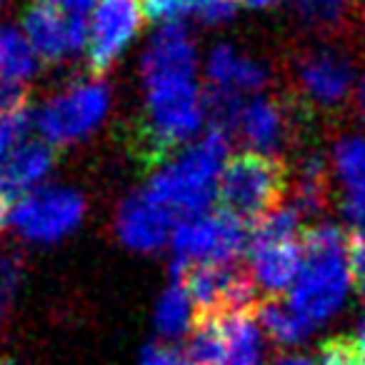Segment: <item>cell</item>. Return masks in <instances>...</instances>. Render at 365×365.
I'll list each match as a JSON object with an SVG mask.
<instances>
[{"label":"cell","mask_w":365,"mask_h":365,"mask_svg":"<svg viewBox=\"0 0 365 365\" xmlns=\"http://www.w3.org/2000/svg\"><path fill=\"white\" fill-rule=\"evenodd\" d=\"M300 220H303V213L295 205H290V208L280 205L253 225L250 243H258V240H295L300 233Z\"/></svg>","instance_id":"23"},{"label":"cell","mask_w":365,"mask_h":365,"mask_svg":"<svg viewBox=\"0 0 365 365\" xmlns=\"http://www.w3.org/2000/svg\"><path fill=\"white\" fill-rule=\"evenodd\" d=\"M86 213V200L71 188H41L23 195L11 208V225L28 240L51 243L68 235Z\"/></svg>","instance_id":"8"},{"label":"cell","mask_w":365,"mask_h":365,"mask_svg":"<svg viewBox=\"0 0 365 365\" xmlns=\"http://www.w3.org/2000/svg\"><path fill=\"white\" fill-rule=\"evenodd\" d=\"M110 108V88L101 81H81L53 96L38 110L36 125L46 143L68 145L91 135Z\"/></svg>","instance_id":"6"},{"label":"cell","mask_w":365,"mask_h":365,"mask_svg":"<svg viewBox=\"0 0 365 365\" xmlns=\"http://www.w3.org/2000/svg\"><path fill=\"white\" fill-rule=\"evenodd\" d=\"M238 130L255 150L273 153L288 140L290 118L288 108L275 98H253L243 106Z\"/></svg>","instance_id":"15"},{"label":"cell","mask_w":365,"mask_h":365,"mask_svg":"<svg viewBox=\"0 0 365 365\" xmlns=\"http://www.w3.org/2000/svg\"><path fill=\"white\" fill-rule=\"evenodd\" d=\"M28 128H31V113L28 110L0 115V163L21 145Z\"/></svg>","instance_id":"27"},{"label":"cell","mask_w":365,"mask_h":365,"mask_svg":"<svg viewBox=\"0 0 365 365\" xmlns=\"http://www.w3.org/2000/svg\"><path fill=\"white\" fill-rule=\"evenodd\" d=\"M18 110H28L26 88H23V83L0 78V115H11V113Z\"/></svg>","instance_id":"31"},{"label":"cell","mask_w":365,"mask_h":365,"mask_svg":"<svg viewBox=\"0 0 365 365\" xmlns=\"http://www.w3.org/2000/svg\"><path fill=\"white\" fill-rule=\"evenodd\" d=\"M3 3H6V0H0V8H3Z\"/></svg>","instance_id":"39"},{"label":"cell","mask_w":365,"mask_h":365,"mask_svg":"<svg viewBox=\"0 0 365 365\" xmlns=\"http://www.w3.org/2000/svg\"><path fill=\"white\" fill-rule=\"evenodd\" d=\"M288 190V170L273 153L245 150L225 163L218 182L220 210L240 218L243 223H258L275 208H280Z\"/></svg>","instance_id":"4"},{"label":"cell","mask_w":365,"mask_h":365,"mask_svg":"<svg viewBox=\"0 0 365 365\" xmlns=\"http://www.w3.org/2000/svg\"><path fill=\"white\" fill-rule=\"evenodd\" d=\"M140 365H193V363L188 358H182L180 353H175L173 348H168V345L153 343L143 350Z\"/></svg>","instance_id":"32"},{"label":"cell","mask_w":365,"mask_h":365,"mask_svg":"<svg viewBox=\"0 0 365 365\" xmlns=\"http://www.w3.org/2000/svg\"><path fill=\"white\" fill-rule=\"evenodd\" d=\"M23 28H26V36L36 48L38 58L48 63H58L86 48L88 31H91L81 13L43 6V3L28 11Z\"/></svg>","instance_id":"10"},{"label":"cell","mask_w":365,"mask_h":365,"mask_svg":"<svg viewBox=\"0 0 365 365\" xmlns=\"http://www.w3.org/2000/svg\"><path fill=\"white\" fill-rule=\"evenodd\" d=\"M228 133L208 128L200 140H195L188 150H182L158 175H153L145 190L178 220L205 213L218 195L220 173L228 163Z\"/></svg>","instance_id":"3"},{"label":"cell","mask_w":365,"mask_h":365,"mask_svg":"<svg viewBox=\"0 0 365 365\" xmlns=\"http://www.w3.org/2000/svg\"><path fill=\"white\" fill-rule=\"evenodd\" d=\"M303 268L290 290V308L318 325L338 313L350 288L348 233L333 223H318L300 238Z\"/></svg>","instance_id":"2"},{"label":"cell","mask_w":365,"mask_h":365,"mask_svg":"<svg viewBox=\"0 0 365 365\" xmlns=\"http://www.w3.org/2000/svg\"><path fill=\"white\" fill-rule=\"evenodd\" d=\"M38 3H43V6H56V8H63V11L81 13L83 16V11L93 8L98 0H38Z\"/></svg>","instance_id":"34"},{"label":"cell","mask_w":365,"mask_h":365,"mask_svg":"<svg viewBox=\"0 0 365 365\" xmlns=\"http://www.w3.org/2000/svg\"><path fill=\"white\" fill-rule=\"evenodd\" d=\"M333 165L348 190H365V138H348L335 145Z\"/></svg>","instance_id":"22"},{"label":"cell","mask_w":365,"mask_h":365,"mask_svg":"<svg viewBox=\"0 0 365 365\" xmlns=\"http://www.w3.org/2000/svg\"><path fill=\"white\" fill-rule=\"evenodd\" d=\"M218 318L225 330V365H260L263 343L255 323V310H235Z\"/></svg>","instance_id":"17"},{"label":"cell","mask_w":365,"mask_h":365,"mask_svg":"<svg viewBox=\"0 0 365 365\" xmlns=\"http://www.w3.org/2000/svg\"><path fill=\"white\" fill-rule=\"evenodd\" d=\"M185 8V16L195 13L205 23H223L235 16L240 0H180Z\"/></svg>","instance_id":"28"},{"label":"cell","mask_w":365,"mask_h":365,"mask_svg":"<svg viewBox=\"0 0 365 365\" xmlns=\"http://www.w3.org/2000/svg\"><path fill=\"white\" fill-rule=\"evenodd\" d=\"M38 71V53L18 28H0V78L26 83Z\"/></svg>","instance_id":"19"},{"label":"cell","mask_w":365,"mask_h":365,"mask_svg":"<svg viewBox=\"0 0 365 365\" xmlns=\"http://www.w3.org/2000/svg\"><path fill=\"white\" fill-rule=\"evenodd\" d=\"M178 223L180 220L160 200L153 198L148 190H140L120 205L115 228L128 248L138 253H155L168 243V235L175 233Z\"/></svg>","instance_id":"11"},{"label":"cell","mask_w":365,"mask_h":365,"mask_svg":"<svg viewBox=\"0 0 365 365\" xmlns=\"http://www.w3.org/2000/svg\"><path fill=\"white\" fill-rule=\"evenodd\" d=\"M268 68L253 58H243L230 46H218L208 58V83L213 91L255 93L268 86Z\"/></svg>","instance_id":"16"},{"label":"cell","mask_w":365,"mask_h":365,"mask_svg":"<svg viewBox=\"0 0 365 365\" xmlns=\"http://www.w3.org/2000/svg\"><path fill=\"white\" fill-rule=\"evenodd\" d=\"M298 81L310 101L333 108L343 103L353 88V66L343 53L315 51L298 63Z\"/></svg>","instance_id":"12"},{"label":"cell","mask_w":365,"mask_h":365,"mask_svg":"<svg viewBox=\"0 0 365 365\" xmlns=\"http://www.w3.org/2000/svg\"><path fill=\"white\" fill-rule=\"evenodd\" d=\"M188 360L193 365H225V330L218 315L198 318L188 343Z\"/></svg>","instance_id":"21"},{"label":"cell","mask_w":365,"mask_h":365,"mask_svg":"<svg viewBox=\"0 0 365 365\" xmlns=\"http://www.w3.org/2000/svg\"><path fill=\"white\" fill-rule=\"evenodd\" d=\"M318 365H365V345L358 335H333L320 345Z\"/></svg>","instance_id":"24"},{"label":"cell","mask_w":365,"mask_h":365,"mask_svg":"<svg viewBox=\"0 0 365 365\" xmlns=\"http://www.w3.org/2000/svg\"><path fill=\"white\" fill-rule=\"evenodd\" d=\"M6 365H11V363H6Z\"/></svg>","instance_id":"40"},{"label":"cell","mask_w":365,"mask_h":365,"mask_svg":"<svg viewBox=\"0 0 365 365\" xmlns=\"http://www.w3.org/2000/svg\"><path fill=\"white\" fill-rule=\"evenodd\" d=\"M23 263L18 255H0V325L6 323L21 285Z\"/></svg>","instance_id":"26"},{"label":"cell","mask_w":365,"mask_h":365,"mask_svg":"<svg viewBox=\"0 0 365 365\" xmlns=\"http://www.w3.org/2000/svg\"><path fill=\"white\" fill-rule=\"evenodd\" d=\"M140 0H98L88 31V68L93 76L106 73L123 48L135 38L143 26Z\"/></svg>","instance_id":"9"},{"label":"cell","mask_w":365,"mask_h":365,"mask_svg":"<svg viewBox=\"0 0 365 365\" xmlns=\"http://www.w3.org/2000/svg\"><path fill=\"white\" fill-rule=\"evenodd\" d=\"M243 6H248V8H253V11H263V8H270V6H275L278 0H240Z\"/></svg>","instance_id":"36"},{"label":"cell","mask_w":365,"mask_h":365,"mask_svg":"<svg viewBox=\"0 0 365 365\" xmlns=\"http://www.w3.org/2000/svg\"><path fill=\"white\" fill-rule=\"evenodd\" d=\"M358 338L363 340V345H365V318H363V323H360V333H358Z\"/></svg>","instance_id":"38"},{"label":"cell","mask_w":365,"mask_h":365,"mask_svg":"<svg viewBox=\"0 0 365 365\" xmlns=\"http://www.w3.org/2000/svg\"><path fill=\"white\" fill-rule=\"evenodd\" d=\"M343 213L355 225L365 228V190H350L348 198L343 200Z\"/></svg>","instance_id":"33"},{"label":"cell","mask_w":365,"mask_h":365,"mask_svg":"<svg viewBox=\"0 0 365 365\" xmlns=\"http://www.w3.org/2000/svg\"><path fill=\"white\" fill-rule=\"evenodd\" d=\"M53 163H56V153H53L51 143H21L0 163V193L11 203L16 198H23L51 173Z\"/></svg>","instance_id":"14"},{"label":"cell","mask_w":365,"mask_h":365,"mask_svg":"<svg viewBox=\"0 0 365 365\" xmlns=\"http://www.w3.org/2000/svg\"><path fill=\"white\" fill-rule=\"evenodd\" d=\"M255 318L265 328V333L275 340L278 345H298L310 338L315 325L308 323L303 315L295 313L290 305H283L278 300H263L255 303Z\"/></svg>","instance_id":"18"},{"label":"cell","mask_w":365,"mask_h":365,"mask_svg":"<svg viewBox=\"0 0 365 365\" xmlns=\"http://www.w3.org/2000/svg\"><path fill=\"white\" fill-rule=\"evenodd\" d=\"M170 275L175 283H182L188 288L198 318L250 310V305L255 303L258 285L250 275V268L245 270L238 260L190 265L173 258Z\"/></svg>","instance_id":"5"},{"label":"cell","mask_w":365,"mask_h":365,"mask_svg":"<svg viewBox=\"0 0 365 365\" xmlns=\"http://www.w3.org/2000/svg\"><path fill=\"white\" fill-rule=\"evenodd\" d=\"M143 16L153 23H175L185 16V8H182L180 0H140Z\"/></svg>","instance_id":"30"},{"label":"cell","mask_w":365,"mask_h":365,"mask_svg":"<svg viewBox=\"0 0 365 365\" xmlns=\"http://www.w3.org/2000/svg\"><path fill=\"white\" fill-rule=\"evenodd\" d=\"M350 0H295L300 18L310 26L318 28H333L343 21L348 11Z\"/></svg>","instance_id":"25"},{"label":"cell","mask_w":365,"mask_h":365,"mask_svg":"<svg viewBox=\"0 0 365 365\" xmlns=\"http://www.w3.org/2000/svg\"><path fill=\"white\" fill-rule=\"evenodd\" d=\"M348 258H350V273L358 293L365 298V230H353L348 233Z\"/></svg>","instance_id":"29"},{"label":"cell","mask_w":365,"mask_h":365,"mask_svg":"<svg viewBox=\"0 0 365 365\" xmlns=\"http://www.w3.org/2000/svg\"><path fill=\"white\" fill-rule=\"evenodd\" d=\"M270 365H315V363L303 358V355H283V358H275Z\"/></svg>","instance_id":"35"},{"label":"cell","mask_w":365,"mask_h":365,"mask_svg":"<svg viewBox=\"0 0 365 365\" xmlns=\"http://www.w3.org/2000/svg\"><path fill=\"white\" fill-rule=\"evenodd\" d=\"M248 223L228 210L200 213L175 225L173 250L182 263H230L248 245Z\"/></svg>","instance_id":"7"},{"label":"cell","mask_w":365,"mask_h":365,"mask_svg":"<svg viewBox=\"0 0 365 365\" xmlns=\"http://www.w3.org/2000/svg\"><path fill=\"white\" fill-rule=\"evenodd\" d=\"M193 298L182 283L173 280L155 308V328L163 338H180L193 320Z\"/></svg>","instance_id":"20"},{"label":"cell","mask_w":365,"mask_h":365,"mask_svg":"<svg viewBox=\"0 0 365 365\" xmlns=\"http://www.w3.org/2000/svg\"><path fill=\"white\" fill-rule=\"evenodd\" d=\"M358 108H360V115H363V120H365V81L358 91Z\"/></svg>","instance_id":"37"},{"label":"cell","mask_w":365,"mask_h":365,"mask_svg":"<svg viewBox=\"0 0 365 365\" xmlns=\"http://www.w3.org/2000/svg\"><path fill=\"white\" fill-rule=\"evenodd\" d=\"M145 123L138 130L135 150L155 165L200 130L208 98L195 81V46L180 21L165 23L148 43L143 58Z\"/></svg>","instance_id":"1"},{"label":"cell","mask_w":365,"mask_h":365,"mask_svg":"<svg viewBox=\"0 0 365 365\" xmlns=\"http://www.w3.org/2000/svg\"><path fill=\"white\" fill-rule=\"evenodd\" d=\"M250 275L268 295L293 288L303 268V245L298 240H258L250 243Z\"/></svg>","instance_id":"13"}]
</instances>
